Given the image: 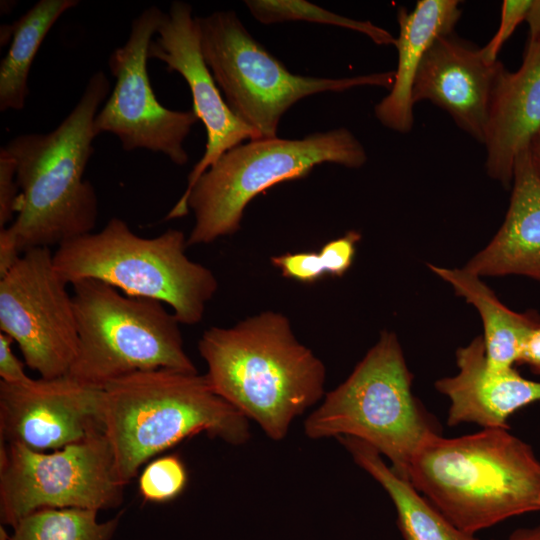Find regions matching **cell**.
Returning <instances> with one entry per match:
<instances>
[{
  "instance_id": "6da1fadb",
  "label": "cell",
  "mask_w": 540,
  "mask_h": 540,
  "mask_svg": "<svg viewBox=\"0 0 540 540\" xmlns=\"http://www.w3.org/2000/svg\"><path fill=\"white\" fill-rule=\"evenodd\" d=\"M213 391L272 440L325 396L326 367L296 338L289 319L263 311L231 327L212 326L198 341Z\"/></svg>"
},
{
  "instance_id": "7a4b0ae2",
  "label": "cell",
  "mask_w": 540,
  "mask_h": 540,
  "mask_svg": "<svg viewBox=\"0 0 540 540\" xmlns=\"http://www.w3.org/2000/svg\"><path fill=\"white\" fill-rule=\"evenodd\" d=\"M109 94L110 82L99 70L54 130L20 134L4 146L17 163L20 199L15 219L0 229V238L21 254L93 232L98 198L84 173L94 152L95 117Z\"/></svg>"
},
{
  "instance_id": "3957f363",
  "label": "cell",
  "mask_w": 540,
  "mask_h": 540,
  "mask_svg": "<svg viewBox=\"0 0 540 540\" xmlns=\"http://www.w3.org/2000/svg\"><path fill=\"white\" fill-rule=\"evenodd\" d=\"M407 480L470 535L540 511V461L506 428L455 438L432 435L413 456Z\"/></svg>"
},
{
  "instance_id": "277c9868",
  "label": "cell",
  "mask_w": 540,
  "mask_h": 540,
  "mask_svg": "<svg viewBox=\"0 0 540 540\" xmlns=\"http://www.w3.org/2000/svg\"><path fill=\"white\" fill-rule=\"evenodd\" d=\"M103 434L121 483L149 459L200 433L238 446L249 420L217 395L205 374L173 369L138 371L103 388Z\"/></svg>"
},
{
  "instance_id": "5b68a950",
  "label": "cell",
  "mask_w": 540,
  "mask_h": 540,
  "mask_svg": "<svg viewBox=\"0 0 540 540\" xmlns=\"http://www.w3.org/2000/svg\"><path fill=\"white\" fill-rule=\"evenodd\" d=\"M367 161L361 142L346 128L302 139H257L225 152L182 194L166 220L194 214L188 246L235 234L244 210L258 194L281 182L302 179L320 164L359 168Z\"/></svg>"
},
{
  "instance_id": "8992f818",
  "label": "cell",
  "mask_w": 540,
  "mask_h": 540,
  "mask_svg": "<svg viewBox=\"0 0 540 540\" xmlns=\"http://www.w3.org/2000/svg\"><path fill=\"white\" fill-rule=\"evenodd\" d=\"M187 247L181 230L142 237L113 217L100 231L59 245L53 262L68 284L99 280L128 296L167 304L181 324L195 325L203 319L218 281L209 268L189 259Z\"/></svg>"
},
{
  "instance_id": "52a82bcc",
  "label": "cell",
  "mask_w": 540,
  "mask_h": 540,
  "mask_svg": "<svg viewBox=\"0 0 540 540\" xmlns=\"http://www.w3.org/2000/svg\"><path fill=\"white\" fill-rule=\"evenodd\" d=\"M409 371L395 333L383 331L348 378L327 392L304 421L310 439L348 436L360 439L407 479L409 464L437 423L411 390Z\"/></svg>"
},
{
  "instance_id": "ba28073f",
  "label": "cell",
  "mask_w": 540,
  "mask_h": 540,
  "mask_svg": "<svg viewBox=\"0 0 540 540\" xmlns=\"http://www.w3.org/2000/svg\"><path fill=\"white\" fill-rule=\"evenodd\" d=\"M71 285L79 348L69 377L103 389L138 371L198 372L185 352L181 323L164 303L128 296L95 279Z\"/></svg>"
},
{
  "instance_id": "9c48e42d",
  "label": "cell",
  "mask_w": 540,
  "mask_h": 540,
  "mask_svg": "<svg viewBox=\"0 0 540 540\" xmlns=\"http://www.w3.org/2000/svg\"><path fill=\"white\" fill-rule=\"evenodd\" d=\"M201 49L231 111L260 139L277 137L283 114L299 100L359 86L390 89L394 71L344 78L291 73L244 27L234 11L198 17Z\"/></svg>"
},
{
  "instance_id": "30bf717a",
  "label": "cell",
  "mask_w": 540,
  "mask_h": 540,
  "mask_svg": "<svg viewBox=\"0 0 540 540\" xmlns=\"http://www.w3.org/2000/svg\"><path fill=\"white\" fill-rule=\"evenodd\" d=\"M124 487L103 432L51 452L1 444L0 517L12 528L41 509L118 507Z\"/></svg>"
},
{
  "instance_id": "8fae6325",
  "label": "cell",
  "mask_w": 540,
  "mask_h": 540,
  "mask_svg": "<svg viewBox=\"0 0 540 540\" xmlns=\"http://www.w3.org/2000/svg\"><path fill=\"white\" fill-rule=\"evenodd\" d=\"M50 248L25 251L0 277V330L41 378L69 373L79 348L73 297Z\"/></svg>"
},
{
  "instance_id": "7c38bea8",
  "label": "cell",
  "mask_w": 540,
  "mask_h": 540,
  "mask_svg": "<svg viewBox=\"0 0 540 540\" xmlns=\"http://www.w3.org/2000/svg\"><path fill=\"white\" fill-rule=\"evenodd\" d=\"M157 6L144 9L131 22L127 41L109 56L116 79L94 121L96 135H115L125 151L145 149L162 153L184 166L188 154L184 141L199 120L193 109L171 110L162 106L152 89L147 62L153 36L163 16Z\"/></svg>"
},
{
  "instance_id": "4fadbf2b",
  "label": "cell",
  "mask_w": 540,
  "mask_h": 540,
  "mask_svg": "<svg viewBox=\"0 0 540 540\" xmlns=\"http://www.w3.org/2000/svg\"><path fill=\"white\" fill-rule=\"evenodd\" d=\"M103 389L68 375L0 381V435L37 451L57 450L103 432Z\"/></svg>"
},
{
  "instance_id": "5bb4252c",
  "label": "cell",
  "mask_w": 540,
  "mask_h": 540,
  "mask_svg": "<svg viewBox=\"0 0 540 540\" xmlns=\"http://www.w3.org/2000/svg\"><path fill=\"white\" fill-rule=\"evenodd\" d=\"M156 39L149 46L148 57L166 64L168 71L179 73L192 94L193 110L206 129V148L188 176L185 192L225 152L244 140L260 139L259 135L231 111L207 66L201 49L198 17L184 1H173L163 13Z\"/></svg>"
},
{
  "instance_id": "9a60e30c",
  "label": "cell",
  "mask_w": 540,
  "mask_h": 540,
  "mask_svg": "<svg viewBox=\"0 0 540 540\" xmlns=\"http://www.w3.org/2000/svg\"><path fill=\"white\" fill-rule=\"evenodd\" d=\"M505 66L487 62L479 47L454 32L440 36L417 71L412 100L446 111L464 132L483 144L490 107Z\"/></svg>"
},
{
  "instance_id": "2e32d148",
  "label": "cell",
  "mask_w": 540,
  "mask_h": 540,
  "mask_svg": "<svg viewBox=\"0 0 540 540\" xmlns=\"http://www.w3.org/2000/svg\"><path fill=\"white\" fill-rule=\"evenodd\" d=\"M457 375L435 382L451 405L447 423H475L483 428H506L517 410L540 401V382L521 376L514 367L488 365L482 336L456 351Z\"/></svg>"
},
{
  "instance_id": "e0dca14e",
  "label": "cell",
  "mask_w": 540,
  "mask_h": 540,
  "mask_svg": "<svg viewBox=\"0 0 540 540\" xmlns=\"http://www.w3.org/2000/svg\"><path fill=\"white\" fill-rule=\"evenodd\" d=\"M540 129V41L526 44L515 72H502L492 99L483 144L487 174L505 188L512 184L519 154Z\"/></svg>"
},
{
  "instance_id": "ac0fdd59",
  "label": "cell",
  "mask_w": 540,
  "mask_h": 540,
  "mask_svg": "<svg viewBox=\"0 0 540 540\" xmlns=\"http://www.w3.org/2000/svg\"><path fill=\"white\" fill-rule=\"evenodd\" d=\"M505 219L492 240L464 266L483 276L522 275L540 280V182L529 156L515 162Z\"/></svg>"
},
{
  "instance_id": "d6986e66",
  "label": "cell",
  "mask_w": 540,
  "mask_h": 540,
  "mask_svg": "<svg viewBox=\"0 0 540 540\" xmlns=\"http://www.w3.org/2000/svg\"><path fill=\"white\" fill-rule=\"evenodd\" d=\"M457 0H419L412 11L397 13V69L390 92L376 104L375 117L385 127L408 133L414 123L412 89L427 50L437 38L452 33L461 17Z\"/></svg>"
},
{
  "instance_id": "ffe728a7",
  "label": "cell",
  "mask_w": 540,
  "mask_h": 540,
  "mask_svg": "<svg viewBox=\"0 0 540 540\" xmlns=\"http://www.w3.org/2000/svg\"><path fill=\"white\" fill-rule=\"evenodd\" d=\"M428 267L478 311L488 365L503 369L518 364L528 337L540 325V315L533 310L518 313L509 309L480 276L464 267L444 268L433 264Z\"/></svg>"
},
{
  "instance_id": "44dd1931",
  "label": "cell",
  "mask_w": 540,
  "mask_h": 540,
  "mask_svg": "<svg viewBox=\"0 0 540 540\" xmlns=\"http://www.w3.org/2000/svg\"><path fill=\"white\" fill-rule=\"evenodd\" d=\"M355 463L388 493L397 512L398 528L405 540H477L449 521L423 498L409 480L398 475L366 442L348 436L337 438Z\"/></svg>"
},
{
  "instance_id": "7402d4cb",
  "label": "cell",
  "mask_w": 540,
  "mask_h": 540,
  "mask_svg": "<svg viewBox=\"0 0 540 540\" xmlns=\"http://www.w3.org/2000/svg\"><path fill=\"white\" fill-rule=\"evenodd\" d=\"M78 4V0H40L11 24L10 47L0 64V111L24 108L39 47L57 20Z\"/></svg>"
},
{
  "instance_id": "603a6c76",
  "label": "cell",
  "mask_w": 540,
  "mask_h": 540,
  "mask_svg": "<svg viewBox=\"0 0 540 540\" xmlns=\"http://www.w3.org/2000/svg\"><path fill=\"white\" fill-rule=\"evenodd\" d=\"M121 514L98 520V511L78 508H47L22 518L9 536L1 540H110Z\"/></svg>"
},
{
  "instance_id": "cb8c5ba5",
  "label": "cell",
  "mask_w": 540,
  "mask_h": 540,
  "mask_svg": "<svg viewBox=\"0 0 540 540\" xmlns=\"http://www.w3.org/2000/svg\"><path fill=\"white\" fill-rule=\"evenodd\" d=\"M360 239L358 231L349 230L318 252H286L271 257V263L283 277L302 283L316 282L325 275L341 277L352 266Z\"/></svg>"
},
{
  "instance_id": "d4e9b609",
  "label": "cell",
  "mask_w": 540,
  "mask_h": 540,
  "mask_svg": "<svg viewBox=\"0 0 540 540\" xmlns=\"http://www.w3.org/2000/svg\"><path fill=\"white\" fill-rule=\"evenodd\" d=\"M251 15L262 24L305 21L333 25L362 33L377 45H394L396 38L370 21L347 18L304 0H247Z\"/></svg>"
},
{
  "instance_id": "484cf974",
  "label": "cell",
  "mask_w": 540,
  "mask_h": 540,
  "mask_svg": "<svg viewBox=\"0 0 540 540\" xmlns=\"http://www.w3.org/2000/svg\"><path fill=\"white\" fill-rule=\"evenodd\" d=\"M187 481V470L178 456H161L147 463L142 470L139 492L146 501L164 503L179 496Z\"/></svg>"
},
{
  "instance_id": "4316f807",
  "label": "cell",
  "mask_w": 540,
  "mask_h": 540,
  "mask_svg": "<svg viewBox=\"0 0 540 540\" xmlns=\"http://www.w3.org/2000/svg\"><path fill=\"white\" fill-rule=\"evenodd\" d=\"M531 0H505L501 5L500 23L490 41L480 48L484 59L497 62V56L505 42L512 36L516 27L525 21Z\"/></svg>"
},
{
  "instance_id": "83f0119b",
  "label": "cell",
  "mask_w": 540,
  "mask_h": 540,
  "mask_svg": "<svg viewBox=\"0 0 540 540\" xmlns=\"http://www.w3.org/2000/svg\"><path fill=\"white\" fill-rule=\"evenodd\" d=\"M17 163L5 147L0 149V229L8 227L19 209Z\"/></svg>"
},
{
  "instance_id": "f1b7e54d",
  "label": "cell",
  "mask_w": 540,
  "mask_h": 540,
  "mask_svg": "<svg viewBox=\"0 0 540 540\" xmlns=\"http://www.w3.org/2000/svg\"><path fill=\"white\" fill-rule=\"evenodd\" d=\"M13 342L7 334L0 333V377L6 383H23L31 377L26 374L24 364L13 352Z\"/></svg>"
},
{
  "instance_id": "f546056e",
  "label": "cell",
  "mask_w": 540,
  "mask_h": 540,
  "mask_svg": "<svg viewBox=\"0 0 540 540\" xmlns=\"http://www.w3.org/2000/svg\"><path fill=\"white\" fill-rule=\"evenodd\" d=\"M518 364H526L533 373L540 375V325L528 337Z\"/></svg>"
},
{
  "instance_id": "4dcf8cb0",
  "label": "cell",
  "mask_w": 540,
  "mask_h": 540,
  "mask_svg": "<svg viewBox=\"0 0 540 540\" xmlns=\"http://www.w3.org/2000/svg\"><path fill=\"white\" fill-rule=\"evenodd\" d=\"M525 21L529 26L528 43L540 41V0H531Z\"/></svg>"
},
{
  "instance_id": "1f68e13d",
  "label": "cell",
  "mask_w": 540,
  "mask_h": 540,
  "mask_svg": "<svg viewBox=\"0 0 540 540\" xmlns=\"http://www.w3.org/2000/svg\"><path fill=\"white\" fill-rule=\"evenodd\" d=\"M528 150L533 171L540 182V129L533 136Z\"/></svg>"
},
{
  "instance_id": "d6a6232c",
  "label": "cell",
  "mask_w": 540,
  "mask_h": 540,
  "mask_svg": "<svg viewBox=\"0 0 540 540\" xmlns=\"http://www.w3.org/2000/svg\"><path fill=\"white\" fill-rule=\"evenodd\" d=\"M507 540H540V525L518 529Z\"/></svg>"
},
{
  "instance_id": "836d02e7",
  "label": "cell",
  "mask_w": 540,
  "mask_h": 540,
  "mask_svg": "<svg viewBox=\"0 0 540 540\" xmlns=\"http://www.w3.org/2000/svg\"><path fill=\"white\" fill-rule=\"evenodd\" d=\"M539 282H540V280H539Z\"/></svg>"
}]
</instances>
